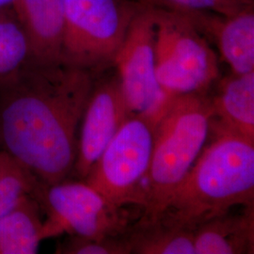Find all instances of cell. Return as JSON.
Returning a JSON list of instances; mask_svg holds the SVG:
<instances>
[{"label":"cell","instance_id":"obj_8","mask_svg":"<svg viewBox=\"0 0 254 254\" xmlns=\"http://www.w3.org/2000/svg\"><path fill=\"white\" fill-rule=\"evenodd\" d=\"M154 8L145 6L133 20L115 57L113 67L130 114L157 121L169 100L155 71Z\"/></svg>","mask_w":254,"mask_h":254},{"label":"cell","instance_id":"obj_11","mask_svg":"<svg viewBox=\"0 0 254 254\" xmlns=\"http://www.w3.org/2000/svg\"><path fill=\"white\" fill-rule=\"evenodd\" d=\"M12 7L27 33L33 63H62L64 0H14Z\"/></svg>","mask_w":254,"mask_h":254},{"label":"cell","instance_id":"obj_2","mask_svg":"<svg viewBox=\"0 0 254 254\" xmlns=\"http://www.w3.org/2000/svg\"><path fill=\"white\" fill-rule=\"evenodd\" d=\"M210 136L155 218L194 230L235 206L254 204V141L212 127Z\"/></svg>","mask_w":254,"mask_h":254},{"label":"cell","instance_id":"obj_7","mask_svg":"<svg viewBox=\"0 0 254 254\" xmlns=\"http://www.w3.org/2000/svg\"><path fill=\"white\" fill-rule=\"evenodd\" d=\"M43 212L45 239L67 234L84 237L120 236L129 225L117 206L85 181L41 184L35 193Z\"/></svg>","mask_w":254,"mask_h":254},{"label":"cell","instance_id":"obj_20","mask_svg":"<svg viewBox=\"0 0 254 254\" xmlns=\"http://www.w3.org/2000/svg\"><path fill=\"white\" fill-rule=\"evenodd\" d=\"M13 2H14V0H0V9L9 6V5H12Z\"/></svg>","mask_w":254,"mask_h":254},{"label":"cell","instance_id":"obj_12","mask_svg":"<svg viewBox=\"0 0 254 254\" xmlns=\"http://www.w3.org/2000/svg\"><path fill=\"white\" fill-rule=\"evenodd\" d=\"M217 91L210 97L211 127L231 132L254 142V71L218 79Z\"/></svg>","mask_w":254,"mask_h":254},{"label":"cell","instance_id":"obj_4","mask_svg":"<svg viewBox=\"0 0 254 254\" xmlns=\"http://www.w3.org/2000/svg\"><path fill=\"white\" fill-rule=\"evenodd\" d=\"M137 0H64L62 63L97 74L113 66L136 14Z\"/></svg>","mask_w":254,"mask_h":254},{"label":"cell","instance_id":"obj_17","mask_svg":"<svg viewBox=\"0 0 254 254\" xmlns=\"http://www.w3.org/2000/svg\"><path fill=\"white\" fill-rule=\"evenodd\" d=\"M41 182L4 151L0 152V218L27 195L36 193Z\"/></svg>","mask_w":254,"mask_h":254},{"label":"cell","instance_id":"obj_21","mask_svg":"<svg viewBox=\"0 0 254 254\" xmlns=\"http://www.w3.org/2000/svg\"><path fill=\"white\" fill-rule=\"evenodd\" d=\"M246 4H254V0H242Z\"/></svg>","mask_w":254,"mask_h":254},{"label":"cell","instance_id":"obj_5","mask_svg":"<svg viewBox=\"0 0 254 254\" xmlns=\"http://www.w3.org/2000/svg\"><path fill=\"white\" fill-rule=\"evenodd\" d=\"M154 8V56L167 97L206 93L219 78L218 56L186 14Z\"/></svg>","mask_w":254,"mask_h":254},{"label":"cell","instance_id":"obj_1","mask_svg":"<svg viewBox=\"0 0 254 254\" xmlns=\"http://www.w3.org/2000/svg\"><path fill=\"white\" fill-rule=\"evenodd\" d=\"M95 75L64 63H31L0 89L1 150L43 184L66 180L73 171Z\"/></svg>","mask_w":254,"mask_h":254},{"label":"cell","instance_id":"obj_18","mask_svg":"<svg viewBox=\"0 0 254 254\" xmlns=\"http://www.w3.org/2000/svg\"><path fill=\"white\" fill-rule=\"evenodd\" d=\"M56 254H131L126 234L105 237L69 236L58 246Z\"/></svg>","mask_w":254,"mask_h":254},{"label":"cell","instance_id":"obj_14","mask_svg":"<svg viewBox=\"0 0 254 254\" xmlns=\"http://www.w3.org/2000/svg\"><path fill=\"white\" fill-rule=\"evenodd\" d=\"M43 209L27 195L0 218V254H35L44 237Z\"/></svg>","mask_w":254,"mask_h":254},{"label":"cell","instance_id":"obj_9","mask_svg":"<svg viewBox=\"0 0 254 254\" xmlns=\"http://www.w3.org/2000/svg\"><path fill=\"white\" fill-rule=\"evenodd\" d=\"M117 73L97 79L82 116L73 167L84 180L129 115Z\"/></svg>","mask_w":254,"mask_h":254},{"label":"cell","instance_id":"obj_13","mask_svg":"<svg viewBox=\"0 0 254 254\" xmlns=\"http://www.w3.org/2000/svg\"><path fill=\"white\" fill-rule=\"evenodd\" d=\"M195 254H253L254 204L240 214L230 212L202 222L193 230Z\"/></svg>","mask_w":254,"mask_h":254},{"label":"cell","instance_id":"obj_15","mask_svg":"<svg viewBox=\"0 0 254 254\" xmlns=\"http://www.w3.org/2000/svg\"><path fill=\"white\" fill-rule=\"evenodd\" d=\"M126 236L131 254H195L193 230L159 218H140Z\"/></svg>","mask_w":254,"mask_h":254},{"label":"cell","instance_id":"obj_16","mask_svg":"<svg viewBox=\"0 0 254 254\" xmlns=\"http://www.w3.org/2000/svg\"><path fill=\"white\" fill-rule=\"evenodd\" d=\"M33 63L27 33L12 5L0 9V89Z\"/></svg>","mask_w":254,"mask_h":254},{"label":"cell","instance_id":"obj_3","mask_svg":"<svg viewBox=\"0 0 254 254\" xmlns=\"http://www.w3.org/2000/svg\"><path fill=\"white\" fill-rule=\"evenodd\" d=\"M213 111L206 93L169 97L156 121L142 219L158 217L207 142Z\"/></svg>","mask_w":254,"mask_h":254},{"label":"cell","instance_id":"obj_22","mask_svg":"<svg viewBox=\"0 0 254 254\" xmlns=\"http://www.w3.org/2000/svg\"><path fill=\"white\" fill-rule=\"evenodd\" d=\"M1 151H2V150H1V146H0V152H1Z\"/></svg>","mask_w":254,"mask_h":254},{"label":"cell","instance_id":"obj_6","mask_svg":"<svg viewBox=\"0 0 254 254\" xmlns=\"http://www.w3.org/2000/svg\"><path fill=\"white\" fill-rule=\"evenodd\" d=\"M156 120L129 114L83 180L120 207L144 201Z\"/></svg>","mask_w":254,"mask_h":254},{"label":"cell","instance_id":"obj_10","mask_svg":"<svg viewBox=\"0 0 254 254\" xmlns=\"http://www.w3.org/2000/svg\"><path fill=\"white\" fill-rule=\"evenodd\" d=\"M184 14L190 19L203 36L215 44L232 73L254 72V5H248L232 15L208 11Z\"/></svg>","mask_w":254,"mask_h":254},{"label":"cell","instance_id":"obj_19","mask_svg":"<svg viewBox=\"0 0 254 254\" xmlns=\"http://www.w3.org/2000/svg\"><path fill=\"white\" fill-rule=\"evenodd\" d=\"M146 6L177 12L208 11L220 15H232L248 5L242 0H137Z\"/></svg>","mask_w":254,"mask_h":254}]
</instances>
